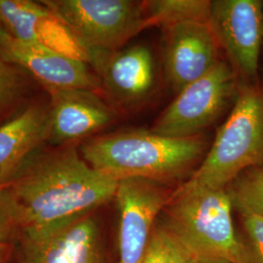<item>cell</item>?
<instances>
[{"mask_svg":"<svg viewBox=\"0 0 263 263\" xmlns=\"http://www.w3.org/2000/svg\"><path fill=\"white\" fill-rule=\"evenodd\" d=\"M50 95L48 142L65 145L110 125L112 108L95 91L84 89H46Z\"/></svg>","mask_w":263,"mask_h":263,"instance_id":"7c38bea8","label":"cell"},{"mask_svg":"<svg viewBox=\"0 0 263 263\" xmlns=\"http://www.w3.org/2000/svg\"><path fill=\"white\" fill-rule=\"evenodd\" d=\"M173 192L153 179L119 180L114 197L120 216L118 263H143L153 228Z\"/></svg>","mask_w":263,"mask_h":263,"instance_id":"52a82bcc","label":"cell"},{"mask_svg":"<svg viewBox=\"0 0 263 263\" xmlns=\"http://www.w3.org/2000/svg\"><path fill=\"white\" fill-rule=\"evenodd\" d=\"M23 92V77L18 66L11 64L0 53V113L15 104Z\"/></svg>","mask_w":263,"mask_h":263,"instance_id":"ffe728a7","label":"cell"},{"mask_svg":"<svg viewBox=\"0 0 263 263\" xmlns=\"http://www.w3.org/2000/svg\"><path fill=\"white\" fill-rule=\"evenodd\" d=\"M90 65L100 74L106 91L121 104L139 103L154 88V58L145 45L96 54Z\"/></svg>","mask_w":263,"mask_h":263,"instance_id":"4fadbf2b","label":"cell"},{"mask_svg":"<svg viewBox=\"0 0 263 263\" xmlns=\"http://www.w3.org/2000/svg\"><path fill=\"white\" fill-rule=\"evenodd\" d=\"M235 93L234 69L218 62L206 76L179 92L151 131L175 139L196 137L224 112Z\"/></svg>","mask_w":263,"mask_h":263,"instance_id":"8992f818","label":"cell"},{"mask_svg":"<svg viewBox=\"0 0 263 263\" xmlns=\"http://www.w3.org/2000/svg\"><path fill=\"white\" fill-rule=\"evenodd\" d=\"M209 25L247 84L256 85L263 42L262 2L213 0Z\"/></svg>","mask_w":263,"mask_h":263,"instance_id":"ba28073f","label":"cell"},{"mask_svg":"<svg viewBox=\"0 0 263 263\" xmlns=\"http://www.w3.org/2000/svg\"><path fill=\"white\" fill-rule=\"evenodd\" d=\"M143 263H204L181 244L173 233L156 221Z\"/></svg>","mask_w":263,"mask_h":263,"instance_id":"ac0fdd59","label":"cell"},{"mask_svg":"<svg viewBox=\"0 0 263 263\" xmlns=\"http://www.w3.org/2000/svg\"><path fill=\"white\" fill-rule=\"evenodd\" d=\"M7 249H8V244L6 242H0V259L5 258L7 254Z\"/></svg>","mask_w":263,"mask_h":263,"instance_id":"603a6c76","label":"cell"},{"mask_svg":"<svg viewBox=\"0 0 263 263\" xmlns=\"http://www.w3.org/2000/svg\"><path fill=\"white\" fill-rule=\"evenodd\" d=\"M148 26L170 28L182 23H210V0H152L144 2Z\"/></svg>","mask_w":263,"mask_h":263,"instance_id":"2e32d148","label":"cell"},{"mask_svg":"<svg viewBox=\"0 0 263 263\" xmlns=\"http://www.w3.org/2000/svg\"><path fill=\"white\" fill-rule=\"evenodd\" d=\"M22 234V263H102L99 228L91 214Z\"/></svg>","mask_w":263,"mask_h":263,"instance_id":"9c48e42d","label":"cell"},{"mask_svg":"<svg viewBox=\"0 0 263 263\" xmlns=\"http://www.w3.org/2000/svg\"><path fill=\"white\" fill-rule=\"evenodd\" d=\"M165 29L166 73L174 92L179 94L219 62L218 42L209 24L182 23Z\"/></svg>","mask_w":263,"mask_h":263,"instance_id":"8fae6325","label":"cell"},{"mask_svg":"<svg viewBox=\"0 0 263 263\" xmlns=\"http://www.w3.org/2000/svg\"><path fill=\"white\" fill-rule=\"evenodd\" d=\"M118 182L67 146L35 155L2 190L19 230L27 231L91 214L114 199Z\"/></svg>","mask_w":263,"mask_h":263,"instance_id":"6da1fadb","label":"cell"},{"mask_svg":"<svg viewBox=\"0 0 263 263\" xmlns=\"http://www.w3.org/2000/svg\"><path fill=\"white\" fill-rule=\"evenodd\" d=\"M206 151L207 142L198 136L175 139L151 130L115 132L92 138L80 147L91 167L117 180L141 178L165 183L187 173Z\"/></svg>","mask_w":263,"mask_h":263,"instance_id":"7a4b0ae2","label":"cell"},{"mask_svg":"<svg viewBox=\"0 0 263 263\" xmlns=\"http://www.w3.org/2000/svg\"><path fill=\"white\" fill-rule=\"evenodd\" d=\"M0 23L21 42L90 64L87 50L41 1L0 0Z\"/></svg>","mask_w":263,"mask_h":263,"instance_id":"30bf717a","label":"cell"},{"mask_svg":"<svg viewBox=\"0 0 263 263\" xmlns=\"http://www.w3.org/2000/svg\"><path fill=\"white\" fill-rule=\"evenodd\" d=\"M50 110L32 104L0 125V189L15 179L48 141Z\"/></svg>","mask_w":263,"mask_h":263,"instance_id":"9a60e30c","label":"cell"},{"mask_svg":"<svg viewBox=\"0 0 263 263\" xmlns=\"http://www.w3.org/2000/svg\"><path fill=\"white\" fill-rule=\"evenodd\" d=\"M0 53L11 64L24 68L45 89H84L97 91L102 82L87 63L13 38Z\"/></svg>","mask_w":263,"mask_h":263,"instance_id":"5bb4252c","label":"cell"},{"mask_svg":"<svg viewBox=\"0 0 263 263\" xmlns=\"http://www.w3.org/2000/svg\"><path fill=\"white\" fill-rule=\"evenodd\" d=\"M19 230L4 191L0 189V242H6Z\"/></svg>","mask_w":263,"mask_h":263,"instance_id":"44dd1931","label":"cell"},{"mask_svg":"<svg viewBox=\"0 0 263 263\" xmlns=\"http://www.w3.org/2000/svg\"><path fill=\"white\" fill-rule=\"evenodd\" d=\"M70 29L91 58L118 51L149 28L144 2L132 0H42Z\"/></svg>","mask_w":263,"mask_h":263,"instance_id":"5b68a950","label":"cell"},{"mask_svg":"<svg viewBox=\"0 0 263 263\" xmlns=\"http://www.w3.org/2000/svg\"><path fill=\"white\" fill-rule=\"evenodd\" d=\"M13 37L8 33V31L2 26L0 23V50L6 47L9 44L10 41Z\"/></svg>","mask_w":263,"mask_h":263,"instance_id":"7402d4cb","label":"cell"},{"mask_svg":"<svg viewBox=\"0 0 263 263\" xmlns=\"http://www.w3.org/2000/svg\"><path fill=\"white\" fill-rule=\"evenodd\" d=\"M262 165L263 89L245 84L212 147L189 179L213 189H226L246 170Z\"/></svg>","mask_w":263,"mask_h":263,"instance_id":"277c9868","label":"cell"},{"mask_svg":"<svg viewBox=\"0 0 263 263\" xmlns=\"http://www.w3.org/2000/svg\"><path fill=\"white\" fill-rule=\"evenodd\" d=\"M232 208L226 189H213L189 179L173 192L160 223L203 260L243 263Z\"/></svg>","mask_w":263,"mask_h":263,"instance_id":"3957f363","label":"cell"},{"mask_svg":"<svg viewBox=\"0 0 263 263\" xmlns=\"http://www.w3.org/2000/svg\"><path fill=\"white\" fill-rule=\"evenodd\" d=\"M226 191L232 207L240 213L263 216V168L253 167L240 174Z\"/></svg>","mask_w":263,"mask_h":263,"instance_id":"e0dca14e","label":"cell"},{"mask_svg":"<svg viewBox=\"0 0 263 263\" xmlns=\"http://www.w3.org/2000/svg\"><path fill=\"white\" fill-rule=\"evenodd\" d=\"M4 262H5V258H2V259H0V263Z\"/></svg>","mask_w":263,"mask_h":263,"instance_id":"d4e9b609","label":"cell"},{"mask_svg":"<svg viewBox=\"0 0 263 263\" xmlns=\"http://www.w3.org/2000/svg\"><path fill=\"white\" fill-rule=\"evenodd\" d=\"M243 263H263V216L243 214Z\"/></svg>","mask_w":263,"mask_h":263,"instance_id":"d6986e66","label":"cell"},{"mask_svg":"<svg viewBox=\"0 0 263 263\" xmlns=\"http://www.w3.org/2000/svg\"><path fill=\"white\" fill-rule=\"evenodd\" d=\"M204 263H229L224 260H204Z\"/></svg>","mask_w":263,"mask_h":263,"instance_id":"cb8c5ba5","label":"cell"}]
</instances>
